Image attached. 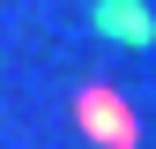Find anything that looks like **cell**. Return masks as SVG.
Here are the masks:
<instances>
[{"instance_id": "obj_1", "label": "cell", "mask_w": 156, "mask_h": 149, "mask_svg": "<svg viewBox=\"0 0 156 149\" xmlns=\"http://www.w3.org/2000/svg\"><path fill=\"white\" fill-rule=\"evenodd\" d=\"M67 119H74V134L97 142V149H141V112H134L112 82H82L74 104H67Z\"/></svg>"}]
</instances>
